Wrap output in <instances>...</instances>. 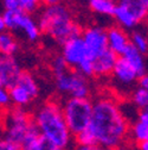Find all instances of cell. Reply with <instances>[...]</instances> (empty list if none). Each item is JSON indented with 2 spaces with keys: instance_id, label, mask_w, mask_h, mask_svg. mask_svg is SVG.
<instances>
[{
  "instance_id": "1",
  "label": "cell",
  "mask_w": 148,
  "mask_h": 150,
  "mask_svg": "<svg viewBox=\"0 0 148 150\" xmlns=\"http://www.w3.org/2000/svg\"><path fill=\"white\" fill-rule=\"evenodd\" d=\"M89 130L98 146L115 150L122 146L129 132V124L121 106L110 97H101L94 101Z\"/></svg>"
},
{
  "instance_id": "2",
  "label": "cell",
  "mask_w": 148,
  "mask_h": 150,
  "mask_svg": "<svg viewBox=\"0 0 148 150\" xmlns=\"http://www.w3.org/2000/svg\"><path fill=\"white\" fill-rule=\"evenodd\" d=\"M36 21L40 32L52 37L62 45L83 33L80 25L73 19L70 8L62 3L50 1L43 5L37 13Z\"/></svg>"
},
{
  "instance_id": "3",
  "label": "cell",
  "mask_w": 148,
  "mask_h": 150,
  "mask_svg": "<svg viewBox=\"0 0 148 150\" xmlns=\"http://www.w3.org/2000/svg\"><path fill=\"white\" fill-rule=\"evenodd\" d=\"M33 122L40 135L63 149L73 150V135L65 122L63 107L56 101L43 104L33 115Z\"/></svg>"
},
{
  "instance_id": "4",
  "label": "cell",
  "mask_w": 148,
  "mask_h": 150,
  "mask_svg": "<svg viewBox=\"0 0 148 150\" xmlns=\"http://www.w3.org/2000/svg\"><path fill=\"white\" fill-rule=\"evenodd\" d=\"M62 107L65 122L75 137L89 129L92 118L94 103H91L88 98H69L65 100Z\"/></svg>"
},
{
  "instance_id": "5",
  "label": "cell",
  "mask_w": 148,
  "mask_h": 150,
  "mask_svg": "<svg viewBox=\"0 0 148 150\" xmlns=\"http://www.w3.org/2000/svg\"><path fill=\"white\" fill-rule=\"evenodd\" d=\"M32 125L33 118L23 107L14 106L7 110L4 119V139L20 146Z\"/></svg>"
},
{
  "instance_id": "6",
  "label": "cell",
  "mask_w": 148,
  "mask_h": 150,
  "mask_svg": "<svg viewBox=\"0 0 148 150\" xmlns=\"http://www.w3.org/2000/svg\"><path fill=\"white\" fill-rule=\"evenodd\" d=\"M57 89L69 98L87 99L90 93V86L88 78L82 75L80 71L69 69L65 73L54 75Z\"/></svg>"
},
{
  "instance_id": "7",
  "label": "cell",
  "mask_w": 148,
  "mask_h": 150,
  "mask_svg": "<svg viewBox=\"0 0 148 150\" xmlns=\"http://www.w3.org/2000/svg\"><path fill=\"white\" fill-rule=\"evenodd\" d=\"M0 18L4 21L6 31H19L25 35L29 41H37L40 36V29L37 21L30 14H25L19 11L4 10Z\"/></svg>"
},
{
  "instance_id": "8",
  "label": "cell",
  "mask_w": 148,
  "mask_h": 150,
  "mask_svg": "<svg viewBox=\"0 0 148 150\" xmlns=\"http://www.w3.org/2000/svg\"><path fill=\"white\" fill-rule=\"evenodd\" d=\"M82 38L85 43L88 56L94 60L98 54L108 49V35L107 30L101 26H90L83 30Z\"/></svg>"
},
{
  "instance_id": "9",
  "label": "cell",
  "mask_w": 148,
  "mask_h": 150,
  "mask_svg": "<svg viewBox=\"0 0 148 150\" xmlns=\"http://www.w3.org/2000/svg\"><path fill=\"white\" fill-rule=\"evenodd\" d=\"M62 56L66 61L68 66L75 69H77V67L82 62L89 59L88 50L82 36L75 37V38H71L68 42H65L62 45Z\"/></svg>"
},
{
  "instance_id": "10",
  "label": "cell",
  "mask_w": 148,
  "mask_h": 150,
  "mask_svg": "<svg viewBox=\"0 0 148 150\" xmlns=\"http://www.w3.org/2000/svg\"><path fill=\"white\" fill-rule=\"evenodd\" d=\"M23 70L13 56H0V86L1 88L11 89L18 83Z\"/></svg>"
},
{
  "instance_id": "11",
  "label": "cell",
  "mask_w": 148,
  "mask_h": 150,
  "mask_svg": "<svg viewBox=\"0 0 148 150\" xmlns=\"http://www.w3.org/2000/svg\"><path fill=\"white\" fill-rule=\"evenodd\" d=\"M113 78L115 82L121 87H131L134 85V82L140 80L136 71L122 56H120L115 64V68L113 70Z\"/></svg>"
},
{
  "instance_id": "12",
  "label": "cell",
  "mask_w": 148,
  "mask_h": 150,
  "mask_svg": "<svg viewBox=\"0 0 148 150\" xmlns=\"http://www.w3.org/2000/svg\"><path fill=\"white\" fill-rule=\"evenodd\" d=\"M119 57L120 56H117L109 48L105 49L104 51H102L101 54H98L96 57L92 60L95 75H97V76H107V75L112 74Z\"/></svg>"
},
{
  "instance_id": "13",
  "label": "cell",
  "mask_w": 148,
  "mask_h": 150,
  "mask_svg": "<svg viewBox=\"0 0 148 150\" xmlns=\"http://www.w3.org/2000/svg\"><path fill=\"white\" fill-rule=\"evenodd\" d=\"M108 35V48L114 51L117 56H122L131 44V38L126 31L120 26H112L107 30Z\"/></svg>"
},
{
  "instance_id": "14",
  "label": "cell",
  "mask_w": 148,
  "mask_h": 150,
  "mask_svg": "<svg viewBox=\"0 0 148 150\" xmlns=\"http://www.w3.org/2000/svg\"><path fill=\"white\" fill-rule=\"evenodd\" d=\"M122 57L126 59V61L133 67V69L136 71L139 79L145 76L147 74V63H146V59L145 55L141 54L132 43L128 45V48L126 49L124 54L122 55Z\"/></svg>"
},
{
  "instance_id": "15",
  "label": "cell",
  "mask_w": 148,
  "mask_h": 150,
  "mask_svg": "<svg viewBox=\"0 0 148 150\" xmlns=\"http://www.w3.org/2000/svg\"><path fill=\"white\" fill-rule=\"evenodd\" d=\"M114 17H115L117 24L120 25V28H122L123 30L124 29H127V30L134 29L139 24L135 16L131 11V8H129V6L127 4V0H122V1L117 3Z\"/></svg>"
},
{
  "instance_id": "16",
  "label": "cell",
  "mask_w": 148,
  "mask_h": 150,
  "mask_svg": "<svg viewBox=\"0 0 148 150\" xmlns=\"http://www.w3.org/2000/svg\"><path fill=\"white\" fill-rule=\"evenodd\" d=\"M4 10L19 11L25 14L38 13L40 10L39 3L36 0H4L3 1Z\"/></svg>"
},
{
  "instance_id": "17",
  "label": "cell",
  "mask_w": 148,
  "mask_h": 150,
  "mask_svg": "<svg viewBox=\"0 0 148 150\" xmlns=\"http://www.w3.org/2000/svg\"><path fill=\"white\" fill-rule=\"evenodd\" d=\"M116 6L117 3L112 1V0H90L89 1L90 10L98 14L114 16L116 11Z\"/></svg>"
},
{
  "instance_id": "18",
  "label": "cell",
  "mask_w": 148,
  "mask_h": 150,
  "mask_svg": "<svg viewBox=\"0 0 148 150\" xmlns=\"http://www.w3.org/2000/svg\"><path fill=\"white\" fill-rule=\"evenodd\" d=\"M18 86H20L22 88H24L29 94L31 96V98H36L37 96H38L39 93V87H38V83L36 82L34 78L32 76V75L27 71H23L19 80H18Z\"/></svg>"
},
{
  "instance_id": "19",
  "label": "cell",
  "mask_w": 148,
  "mask_h": 150,
  "mask_svg": "<svg viewBox=\"0 0 148 150\" xmlns=\"http://www.w3.org/2000/svg\"><path fill=\"white\" fill-rule=\"evenodd\" d=\"M17 50L18 43L13 35L8 31L1 32V35H0V51H1V55L12 56Z\"/></svg>"
},
{
  "instance_id": "20",
  "label": "cell",
  "mask_w": 148,
  "mask_h": 150,
  "mask_svg": "<svg viewBox=\"0 0 148 150\" xmlns=\"http://www.w3.org/2000/svg\"><path fill=\"white\" fill-rule=\"evenodd\" d=\"M10 94H11L12 104L17 107H24V106L29 105L30 101L32 100V98L29 93L18 85H15L14 87H12L10 89Z\"/></svg>"
},
{
  "instance_id": "21",
  "label": "cell",
  "mask_w": 148,
  "mask_h": 150,
  "mask_svg": "<svg viewBox=\"0 0 148 150\" xmlns=\"http://www.w3.org/2000/svg\"><path fill=\"white\" fill-rule=\"evenodd\" d=\"M132 101L133 105L139 108L140 111L148 110V91L143 87L139 86L132 94Z\"/></svg>"
},
{
  "instance_id": "22",
  "label": "cell",
  "mask_w": 148,
  "mask_h": 150,
  "mask_svg": "<svg viewBox=\"0 0 148 150\" xmlns=\"http://www.w3.org/2000/svg\"><path fill=\"white\" fill-rule=\"evenodd\" d=\"M131 43L143 55L148 54V38L142 31H133L131 35Z\"/></svg>"
},
{
  "instance_id": "23",
  "label": "cell",
  "mask_w": 148,
  "mask_h": 150,
  "mask_svg": "<svg viewBox=\"0 0 148 150\" xmlns=\"http://www.w3.org/2000/svg\"><path fill=\"white\" fill-rule=\"evenodd\" d=\"M131 134H132V137L134 138V141L138 142L139 144L148 141V127L146 125H143L142 123H140L139 120L132 125Z\"/></svg>"
},
{
  "instance_id": "24",
  "label": "cell",
  "mask_w": 148,
  "mask_h": 150,
  "mask_svg": "<svg viewBox=\"0 0 148 150\" xmlns=\"http://www.w3.org/2000/svg\"><path fill=\"white\" fill-rule=\"evenodd\" d=\"M51 69L54 75H58V74L68 71L70 69V67L68 66L66 61L63 59V56L59 55V56H56V57L51 61Z\"/></svg>"
},
{
  "instance_id": "25",
  "label": "cell",
  "mask_w": 148,
  "mask_h": 150,
  "mask_svg": "<svg viewBox=\"0 0 148 150\" xmlns=\"http://www.w3.org/2000/svg\"><path fill=\"white\" fill-rule=\"evenodd\" d=\"M75 141L78 145H98L95 136L92 135V132L89 129L81 132L80 135H77Z\"/></svg>"
},
{
  "instance_id": "26",
  "label": "cell",
  "mask_w": 148,
  "mask_h": 150,
  "mask_svg": "<svg viewBox=\"0 0 148 150\" xmlns=\"http://www.w3.org/2000/svg\"><path fill=\"white\" fill-rule=\"evenodd\" d=\"M77 71H80L82 75H84L85 78H90L92 75H95V71H94V64H92V60L90 59H87L84 62H82L77 69Z\"/></svg>"
},
{
  "instance_id": "27",
  "label": "cell",
  "mask_w": 148,
  "mask_h": 150,
  "mask_svg": "<svg viewBox=\"0 0 148 150\" xmlns=\"http://www.w3.org/2000/svg\"><path fill=\"white\" fill-rule=\"evenodd\" d=\"M38 150H66V149H63L56 144H53L52 142H50L49 139H46L42 136L39 144H38Z\"/></svg>"
},
{
  "instance_id": "28",
  "label": "cell",
  "mask_w": 148,
  "mask_h": 150,
  "mask_svg": "<svg viewBox=\"0 0 148 150\" xmlns=\"http://www.w3.org/2000/svg\"><path fill=\"white\" fill-rule=\"evenodd\" d=\"M12 104L11 94H10V89L1 88L0 89V105L3 107H8Z\"/></svg>"
},
{
  "instance_id": "29",
  "label": "cell",
  "mask_w": 148,
  "mask_h": 150,
  "mask_svg": "<svg viewBox=\"0 0 148 150\" xmlns=\"http://www.w3.org/2000/svg\"><path fill=\"white\" fill-rule=\"evenodd\" d=\"M0 150H22V148L19 145L3 138L1 142H0Z\"/></svg>"
},
{
  "instance_id": "30",
  "label": "cell",
  "mask_w": 148,
  "mask_h": 150,
  "mask_svg": "<svg viewBox=\"0 0 148 150\" xmlns=\"http://www.w3.org/2000/svg\"><path fill=\"white\" fill-rule=\"evenodd\" d=\"M138 120L148 127V110L140 111L138 113Z\"/></svg>"
},
{
  "instance_id": "31",
  "label": "cell",
  "mask_w": 148,
  "mask_h": 150,
  "mask_svg": "<svg viewBox=\"0 0 148 150\" xmlns=\"http://www.w3.org/2000/svg\"><path fill=\"white\" fill-rule=\"evenodd\" d=\"M73 150H102L101 146L98 145H76Z\"/></svg>"
},
{
  "instance_id": "32",
  "label": "cell",
  "mask_w": 148,
  "mask_h": 150,
  "mask_svg": "<svg viewBox=\"0 0 148 150\" xmlns=\"http://www.w3.org/2000/svg\"><path fill=\"white\" fill-rule=\"evenodd\" d=\"M139 85H140L141 87H143L145 89L148 91V74H146L145 76L140 78V80H139Z\"/></svg>"
},
{
  "instance_id": "33",
  "label": "cell",
  "mask_w": 148,
  "mask_h": 150,
  "mask_svg": "<svg viewBox=\"0 0 148 150\" xmlns=\"http://www.w3.org/2000/svg\"><path fill=\"white\" fill-rule=\"evenodd\" d=\"M139 148H140V150H148V141L140 143L139 144Z\"/></svg>"
},
{
  "instance_id": "34",
  "label": "cell",
  "mask_w": 148,
  "mask_h": 150,
  "mask_svg": "<svg viewBox=\"0 0 148 150\" xmlns=\"http://www.w3.org/2000/svg\"><path fill=\"white\" fill-rule=\"evenodd\" d=\"M115 150H129V149H128V148H126V146H123V145H122V146H120V148H117V149H115Z\"/></svg>"
},
{
  "instance_id": "35",
  "label": "cell",
  "mask_w": 148,
  "mask_h": 150,
  "mask_svg": "<svg viewBox=\"0 0 148 150\" xmlns=\"http://www.w3.org/2000/svg\"><path fill=\"white\" fill-rule=\"evenodd\" d=\"M102 150H110V149H102Z\"/></svg>"
}]
</instances>
